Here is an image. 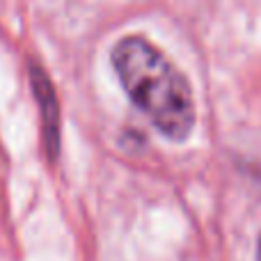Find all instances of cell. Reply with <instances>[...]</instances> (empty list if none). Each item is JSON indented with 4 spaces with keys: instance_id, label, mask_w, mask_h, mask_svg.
<instances>
[{
    "instance_id": "obj_1",
    "label": "cell",
    "mask_w": 261,
    "mask_h": 261,
    "mask_svg": "<svg viewBox=\"0 0 261 261\" xmlns=\"http://www.w3.org/2000/svg\"><path fill=\"white\" fill-rule=\"evenodd\" d=\"M115 73L144 117L172 142L195 128V99L186 76L144 37H124L110 53Z\"/></svg>"
},
{
    "instance_id": "obj_2",
    "label": "cell",
    "mask_w": 261,
    "mask_h": 261,
    "mask_svg": "<svg viewBox=\"0 0 261 261\" xmlns=\"http://www.w3.org/2000/svg\"><path fill=\"white\" fill-rule=\"evenodd\" d=\"M30 85L37 96V106L41 110V126H44V142L48 149V156L55 158L60 151V106L55 96L53 83L46 76V71L37 64L30 67Z\"/></svg>"
},
{
    "instance_id": "obj_3",
    "label": "cell",
    "mask_w": 261,
    "mask_h": 261,
    "mask_svg": "<svg viewBox=\"0 0 261 261\" xmlns=\"http://www.w3.org/2000/svg\"><path fill=\"white\" fill-rule=\"evenodd\" d=\"M257 261H261V236H259V245H257Z\"/></svg>"
}]
</instances>
